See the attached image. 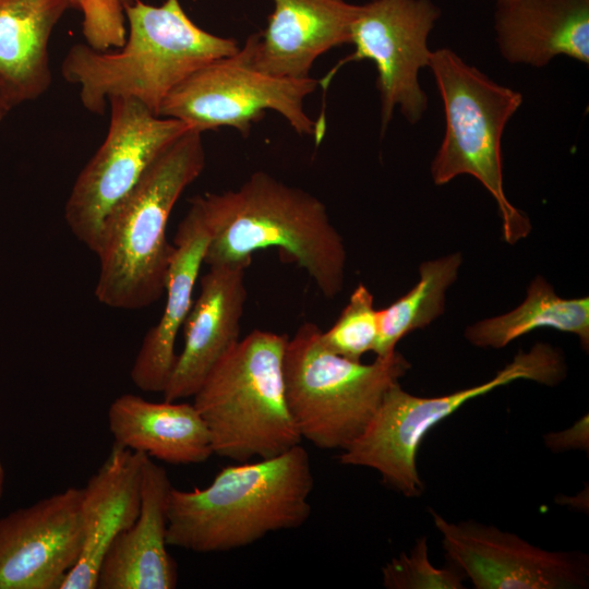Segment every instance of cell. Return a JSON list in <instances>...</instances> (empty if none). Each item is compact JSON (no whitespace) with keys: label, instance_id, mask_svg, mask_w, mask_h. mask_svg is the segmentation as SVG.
<instances>
[{"label":"cell","instance_id":"obj_1","mask_svg":"<svg viewBox=\"0 0 589 589\" xmlns=\"http://www.w3.org/2000/svg\"><path fill=\"white\" fill-rule=\"evenodd\" d=\"M208 231L204 264H247L277 248L328 299L342 289L346 249L325 204L313 194L255 171L239 188L191 199Z\"/></svg>","mask_w":589,"mask_h":589},{"label":"cell","instance_id":"obj_2","mask_svg":"<svg viewBox=\"0 0 589 589\" xmlns=\"http://www.w3.org/2000/svg\"><path fill=\"white\" fill-rule=\"evenodd\" d=\"M127 36L117 51L86 43L73 45L61 64L62 77L79 87L86 110L103 115L111 98H132L155 115L168 94L193 72L240 49L235 38L197 26L179 0L125 8Z\"/></svg>","mask_w":589,"mask_h":589},{"label":"cell","instance_id":"obj_3","mask_svg":"<svg viewBox=\"0 0 589 589\" xmlns=\"http://www.w3.org/2000/svg\"><path fill=\"white\" fill-rule=\"evenodd\" d=\"M314 477L301 444L285 453L223 468L203 489L172 488L168 546L218 553L248 546L310 517Z\"/></svg>","mask_w":589,"mask_h":589},{"label":"cell","instance_id":"obj_4","mask_svg":"<svg viewBox=\"0 0 589 589\" xmlns=\"http://www.w3.org/2000/svg\"><path fill=\"white\" fill-rule=\"evenodd\" d=\"M205 163L202 132L187 130L109 214L95 252L99 262L95 296L101 304L139 310L165 293L173 252L167 239L168 219Z\"/></svg>","mask_w":589,"mask_h":589},{"label":"cell","instance_id":"obj_5","mask_svg":"<svg viewBox=\"0 0 589 589\" xmlns=\"http://www.w3.org/2000/svg\"><path fill=\"white\" fill-rule=\"evenodd\" d=\"M288 338L271 330L251 332L213 368L193 396L214 455L243 462L301 444L284 381Z\"/></svg>","mask_w":589,"mask_h":589},{"label":"cell","instance_id":"obj_6","mask_svg":"<svg viewBox=\"0 0 589 589\" xmlns=\"http://www.w3.org/2000/svg\"><path fill=\"white\" fill-rule=\"evenodd\" d=\"M429 68L445 115L444 136L431 165L432 179L443 185L460 175L476 178L498 206L504 240L514 244L528 236L531 224L504 192L501 145L522 95L494 82L449 48L432 51Z\"/></svg>","mask_w":589,"mask_h":589},{"label":"cell","instance_id":"obj_7","mask_svg":"<svg viewBox=\"0 0 589 589\" xmlns=\"http://www.w3.org/2000/svg\"><path fill=\"white\" fill-rule=\"evenodd\" d=\"M284 381L302 438L322 449H345L365 429L386 390L411 368L398 351L372 363L328 350L317 325L305 322L288 338Z\"/></svg>","mask_w":589,"mask_h":589},{"label":"cell","instance_id":"obj_8","mask_svg":"<svg viewBox=\"0 0 589 589\" xmlns=\"http://www.w3.org/2000/svg\"><path fill=\"white\" fill-rule=\"evenodd\" d=\"M566 376L563 354L538 342L529 351L519 350L491 380L437 397H419L399 382L385 393L381 405L362 433L339 456L347 466L377 471L384 484L406 497L424 490L417 467V454L428 432L470 399L517 380L553 386Z\"/></svg>","mask_w":589,"mask_h":589},{"label":"cell","instance_id":"obj_9","mask_svg":"<svg viewBox=\"0 0 589 589\" xmlns=\"http://www.w3.org/2000/svg\"><path fill=\"white\" fill-rule=\"evenodd\" d=\"M251 46L217 59L193 72L163 101L159 116L184 122L200 132L223 127L248 136L267 110L279 113L301 136H313L318 145L325 127L313 121L304 109L305 98L318 81L292 80L260 72L251 64Z\"/></svg>","mask_w":589,"mask_h":589},{"label":"cell","instance_id":"obj_10","mask_svg":"<svg viewBox=\"0 0 589 589\" xmlns=\"http://www.w3.org/2000/svg\"><path fill=\"white\" fill-rule=\"evenodd\" d=\"M108 106L106 137L76 177L64 206L71 232L93 253L112 209L158 155L191 129L180 120L155 115L132 98H111Z\"/></svg>","mask_w":589,"mask_h":589},{"label":"cell","instance_id":"obj_11","mask_svg":"<svg viewBox=\"0 0 589 589\" xmlns=\"http://www.w3.org/2000/svg\"><path fill=\"white\" fill-rule=\"evenodd\" d=\"M442 12L432 0H371L358 4L350 32L354 50L338 61L318 85L326 91L338 70L349 62L370 60L376 67L381 103V134L395 109L417 123L428 108L419 72L429 67L428 40Z\"/></svg>","mask_w":589,"mask_h":589},{"label":"cell","instance_id":"obj_12","mask_svg":"<svg viewBox=\"0 0 589 589\" xmlns=\"http://www.w3.org/2000/svg\"><path fill=\"white\" fill-rule=\"evenodd\" d=\"M452 565L477 589H584L589 558L579 551H550L474 520L449 522L432 512Z\"/></svg>","mask_w":589,"mask_h":589},{"label":"cell","instance_id":"obj_13","mask_svg":"<svg viewBox=\"0 0 589 589\" xmlns=\"http://www.w3.org/2000/svg\"><path fill=\"white\" fill-rule=\"evenodd\" d=\"M82 488L0 518V589H60L83 546Z\"/></svg>","mask_w":589,"mask_h":589},{"label":"cell","instance_id":"obj_14","mask_svg":"<svg viewBox=\"0 0 589 589\" xmlns=\"http://www.w3.org/2000/svg\"><path fill=\"white\" fill-rule=\"evenodd\" d=\"M247 264L209 266L183 323V348L163 392L168 401L193 397L213 368L238 344L247 301Z\"/></svg>","mask_w":589,"mask_h":589},{"label":"cell","instance_id":"obj_15","mask_svg":"<svg viewBox=\"0 0 589 589\" xmlns=\"http://www.w3.org/2000/svg\"><path fill=\"white\" fill-rule=\"evenodd\" d=\"M274 10L261 33L248 37L251 64L281 79L305 80L315 60L350 44L358 4L346 0H272Z\"/></svg>","mask_w":589,"mask_h":589},{"label":"cell","instance_id":"obj_16","mask_svg":"<svg viewBox=\"0 0 589 589\" xmlns=\"http://www.w3.org/2000/svg\"><path fill=\"white\" fill-rule=\"evenodd\" d=\"M172 488L165 468L145 456L137 518L110 544L98 572L96 589L177 587L178 566L167 550Z\"/></svg>","mask_w":589,"mask_h":589},{"label":"cell","instance_id":"obj_17","mask_svg":"<svg viewBox=\"0 0 589 589\" xmlns=\"http://www.w3.org/2000/svg\"><path fill=\"white\" fill-rule=\"evenodd\" d=\"M146 455L113 443L82 488V553L60 589H96L103 558L115 538L137 518Z\"/></svg>","mask_w":589,"mask_h":589},{"label":"cell","instance_id":"obj_18","mask_svg":"<svg viewBox=\"0 0 589 589\" xmlns=\"http://www.w3.org/2000/svg\"><path fill=\"white\" fill-rule=\"evenodd\" d=\"M207 243L208 231L201 212L190 200L173 238L163 314L145 334L130 371L133 384L143 392L163 394L168 384L177 360V336L193 304Z\"/></svg>","mask_w":589,"mask_h":589},{"label":"cell","instance_id":"obj_19","mask_svg":"<svg viewBox=\"0 0 589 589\" xmlns=\"http://www.w3.org/2000/svg\"><path fill=\"white\" fill-rule=\"evenodd\" d=\"M496 5L495 39L506 61L542 68L565 56L589 63V0H513Z\"/></svg>","mask_w":589,"mask_h":589},{"label":"cell","instance_id":"obj_20","mask_svg":"<svg viewBox=\"0 0 589 589\" xmlns=\"http://www.w3.org/2000/svg\"><path fill=\"white\" fill-rule=\"evenodd\" d=\"M113 443L171 465H196L214 455L208 429L193 404L149 401L122 394L108 408Z\"/></svg>","mask_w":589,"mask_h":589},{"label":"cell","instance_id":"obj_21","mask_svg":"<svg viewBox=\"0 0 589 589\" xmlns=\"http://www.w3.org/2000/svg\"><path fill=\"white\" fill-rule=\"evenodd\" d=\"M71 0H0V94L11 109L51 85V34Z\"/></svg>","mask_w":589,"mask_h":589},{"label":"cell","instance_id":"obj_22","mask_svg":"<svg viewBox=\"0 0 589 589\" xmlns=\"http://www.w3.org/2000/svg\"><path fill=\"white\" fill-rule=\"evenodd\" d=\"M542 327L574 334L582 348L588 350V297L561 298L543 277L538 276L531 281L527 297L519 306L477 322L466 329L465 336L477 347L501 349L514 339Z\"/></svg>","mask_w":589,"mask_h":589},{"label":"cell","instance_id":"obj_23","mask_svg":"<svg viewBox=\"0 0 589 589\" xmlns=\"http://www.w3.org/2000/svg\"><path fill=\"white\" fill-rule=\"evenodd\" d=\"M462 259L454 253L420 265V279L406 294L383 310H377L378 335L373 352L386 357L400 339L421 329L445 309V293L456 280Z\"/></svg>","mask_w":589,"mask_h":589},{"label":"cell","instance_id":"obj_24","mask_svg":"<svg viewBox=\"0 0 589 589\" xmlns=\"http://www.w3.org/2000/svg\"><path fill=\"white\" fill-rule=\"evenodd\" d=\"M377 335V310L373 294L359 284L333 326L321 330V340L332 352L360 361L364 353L374 350Z\"/></svg>","mask_w":589,"mask_h":589},{"label":"cell","instance_id":"obj_25","mask_svg":"<svg viewBox=\"0 0 589 589\" xmlns=\"http://www.w3.org/2000/svg\"><path fill=\"white\" fill-rule=\"evenodd\" d=\"M465 578L454 565L435 567L430 562L425 537L382 567L383 586L388 589H462Z\"/></svg>","mask_w":589,"mask_h":589},{"label":"cell","instance_id":"obj_26","mask_svg":"<svg viewBox=\"0 0 589 589\" xmlns=\"http://www.w3.org/2000/svg\"><path fill=\"white\" fill-rule=\"evenodd\" d=\"M136 0H71L82 14V34L94 49L107 51L123 45L125 8Z\"/></svg>","mask_w":589,"mask_h":589},{"label":"cell","instance_id":"obj_27","mask_svg":"<svg viewBox=\"0 0 589 589\" xmlns=\"http://www.w3.org/2000/svg\"><path fill=\"white\" fill-rule=\"evenodd\" d=\"M588 416L586 414L573 426L560 432H552L544 435V443L554 452H563L568 449L588 450Z\"/></svg>","mask_w":589,"mask_h":589},{"label":"cell","instance_id":"obj_28","mask_svg":"<svg viewBox=\"0 0 589 589\" xmlns=\"http://www.w3.org/2000/svg\"><path fill=\"white\" fill-rule=\"evenodd\" d=\"M11 110H12L11 107L8 105V103L4 100V98L0 94V122L7 117V115Z\"/></svg>","mask_w":589,"mask_h":589},{"label":"cell","instance_id":"obj_29","mask_svg":"<svg viewBox=\"0 0 589 589\" xmlns=\"http://www.w3.org/2000/svg\"><path fill=\"white\" fill-rule=\"evenodd\" d=\"M4 484H5V471H4L2 461L0 460V500L4 492Z\"/></svg>","mask_w":589,"mask_h":589},{"label":"cell","instance_id":"obj_30","mask_svg":"<svg viewBox=\"0 0 589 589\" xmlns=\"http://www.w3.org/2000/svg\"><path fill=\"white\" fill-rule=\"evenodd\" d=\"M496 2V4H500V3H505V2H509V1H513V0H494Z\"/></svg>","mask_w":589,"mask_h":589}]
</instances>
